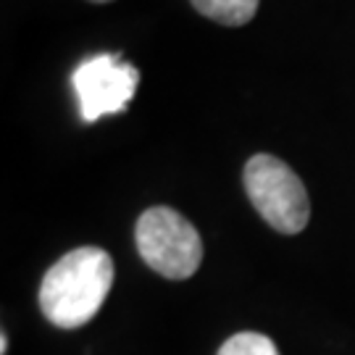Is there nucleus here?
I'll return each mask as SVG.
<instances>
[{"mask_svg": "<svg viewBox=\"0 0 355 355\" xmlns=\"http://www.w3.org/2000/svg\"><path fill=\"white\" fill-rule=\"evenodd\" d=\"M192 6L224 26L248 24L258 11V0H192Z\"/></svg>", "mask_w": 355, "mask_h": 355, "instance_id": "39448f33", "label": "nucleus"}, {"mask_svg": "<svg viewBox=\"0 0 355 355\" xmlns=\"http://www.w3.org/2000/svg\"><path fill=\"white\" fill-rule=\"evenodd\" d=\"M135 240L142 261L166 279H190L200 268L203 240L198 229L174 208H148L137 221Z\"/></svg>", "mask_w": 355, "mask_h": 355, "instance_id": "f03ea898", "label": "nucleus"}, {"mask_svg": "<svg viewBox=\"0 0 355 355\" xmlns=\"http://www.w3.org/2000/svg\"><path fill=\"white\" fill-rule=\"evenodd\" d=\"M114 284V261L103 248H76L53 263L40 284V308L61 327H85L101 311Z\"/></svg>", "mask_w": 355, "mask_h": 355, "instance_id": "f257e3e1", "label": "nucleus"}, {"mask_svg": "<svg viewBox=\"0 0 355 355\" xmlns=\"http://www.w3.org/2000/svg\"><path fill=\"white\" fill-rule=\"evenodd\" d=\"M89 3H111V0H89Z\"/></svg>", "mask_w": 355, "mask_h": 355, "instance_id": "6e6552de", "label": "nucleus"}, {"mask_svg": "<svg viewBox=\"0 0 355 355\" xmlns=\"http://www.w3.org/2000/svg\"><path fill=\"white\" fill-rule=\"evenodd\" d=\"M0 353H3V355L8 353V334H6V331L0 334Z\"/></svg>", "mask_w": 355, "mask_h": 355, "instance_id": "0eeeda50", "label": "nucleus"}, {"mask_svg": "<svg viewBox=\"0 0 355 355\" xmlns=\"http://www.w3.org/2000/svg\"><path fill=\"white\" fill-rule=\"evenodd\" d=\"M140 85V71L127 64L119 53H101L74 69L71 87L79 101L82 121L95 124L108 114L127 111L132 95Z\"/></svg>", "mask_w": 355, "mask_h": 355, "instance_id": "20e7f679", "label": "nucleus"}, {"mask_svg": "<svg viewBox=\"0 0 355 355\" xmlns=\"http://www.w3.org/2000/svg\"><path fill=\"white\" fill-rule=\"evenodd\" d=\"M245 190L261 218L282 234H297L311 221L305 184L290 166L274 155H253L245 166Z\"/></svg>", "mask_w": 355, "mask_h": 355, "instance_id": "7ed1b4c3", "label": "nucleus"}, {"mask_svg": "<svg viewBox=\"0 0 355 355\" xmlns=\"http://www.w3.org/2000/svg\"><path fill=\"white\" fill-rule=\"evenodd\" d=\"M218 355H279V350L266 334L240 331V334H232L227 343L221 345Z\"/></svg>", "mask_w": 355, "mask_h": 355, "instance_id": "423d86ee", "label": "nucleus"}]
</instances>
